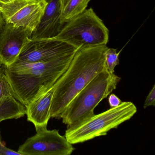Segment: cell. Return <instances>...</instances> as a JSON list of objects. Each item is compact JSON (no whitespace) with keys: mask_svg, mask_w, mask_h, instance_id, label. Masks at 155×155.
I'll list each match as a JSON object with an SVG mask.
<instances>
[{"mask_svg":"<svg viewBox=\"0 0 155 155\" xmlns=\"http://www.w3.org/2000/svg\"><path fill=\"white\" fill-rule=\"evenodd\" d=\"M106 45L78 50L67 70L54 85L51 118L61 119L72 99L98 74L106 68Z\"/></svg>","mask_w":155,"mask_h":155,"instance_id":"6da1fadb","label":"cell"},{"mask_svg":"<svg viewBox=\"0 0 155 155\" xmlns=\"http://www.w3.org/2000/svg\"><path fill=\"white\" fill-rule=\"evenodd\" d=\"M75 54L50 61L7 67L5 73L14 97L25 106L47 92L67 70Z\"/></svg>","mask_w":155,"mask_h":155,"instance_id":"7a4b0ae2","label":"cell"},{"mask_svg":"<svg viewBox=\"0 0 155 155\" xmlns=\"http://www.w3.org/2000/svg\"><path fill=\"white\" fill-rule=\"evenodd\" d=\"M121 78L110 73L107 67L70 101L61 115L63 123L71 127L95 115L99 103L116 89Z\"/></svg>","mask_w":155,"mask_h":155,"instance_id":"3957f363","label":"cell"},{"mask_svg":"<svg viewBox=\"0 0 155 155\" xmlns=\"http://www.w3.org/2000/svg\"><path fill=\"white\" fill-rule=\"evenodd\" d=\"M137 112L132 102H122L119 106L92 116L82 123L68 127L65 137L71 144L82 143L107 135L112 129L130 119Z\"/></svg>","mask_w":155,"mask_h":155,"instance_id":"277c9868","label":"cell"},{"mask_svg":"<svg viewBox=\"0 0 155 155\" xmlns=\"http://www.w3.org/2000/svg\"><path fill=\"white\" fill-rule=\"evenodd\" d=\"M73 46L77 49L106 45L109 30L92 8L66 23L55 38Z\"/></svg>","mask_w":155,"mask_h":155,"instance_id":"5b68a950","label":"cell"},{"mask_svg":"<svg viewBox=\"0 0 155 155\" xmlns=\"http://www.w3.org/2000/svg\"><path fill=\"white\" fill-rule=\"evenodd\" d=\"M47 5L46 0H13L8 3L0 2V12L6 23L28 28L33 32Z\"/></svg>","mask_w":155,"mask_h":155,"instance_id":"8992f818","label":"cell"},{"mask_svg":"<svg viewBox=\"0 0 155 155\" xmlns=\"http://www.w3.org/2000/svg\"><path fill=\"white\" fill-rule=\"evenodd\" d=\"M74 150L72 144L58 130L45 128L28 138L18 151L21 155H70Z\"/></svg>","mask_w":155,"mask_h":155,"instance_id":"52a82bcc","label":"cell"},{"mask_svg":"<svg viewBox=\"0 0 155 155\" xmlns=\"http://www.w3.org/2000/svg\"><path fill=\"white\" fill-rule=\"evenodd\" d=\"M76 48L56 39H31L14 63L44 62L76 53Z\"/></svg>","mask_w":155,"mask_h":155,"instance_id":"ba28073f","label":"cell"},{"mask_svg":"<svg viewBox=\"0 0 155 155\" xmlns=\"http://www.w3.org/2000/svg\"><path fill=\"white\" fill-rule=\"evenodd\" d=\"M33 31L5 22L0 31V57L8 67L14 63L23 47L31 39Z\"/></svg>","mask_w":155,"mask_h":155,"instance_id":"9c48e42d","label":"cell"},{"mask_svg":"<svg viewBox=\"0 0 155 155\" xmlns=\"http://www.w3.org/2000/svg\"><path fill=\"white\" fill-rule=\"evenodd\" d=\"M47 5L31 40L50 39L58 35L65 24L61 20L59 0H46Z\"/></svg>","mask_w":155,"mask_h":155,"instance_id":"30bf717a","label":"cell"},{"mask_svg":"<svg viewBox=\"0 0 155 155\" xmlns=\"http://www.w3.org/2000/svg\"><path fill=\"white\" fill-rule=\"evenodd\" d=\"M54 91L53 86L47 92L25 106L27 120L34 124L36 131L47 128L51 118V108Z\"/></svg>","mask_w":155,"mask_h":155,"instance_id":"8fae6325","label":"cell"},{"mask_svg":"<svg viewBox=\"0 0 155 155\" xmlns=\"http://www.w3.org/2000/svg\"><path fill=\"white\" fill-rule=\"evenodd\" d=\"M26 107L14 97L0 100V122L18 119L26 115Z\"/></svg>","mask_w":155,"mask_h":155,"instance_id":"7c38bea8","label":"cell"},{"mask_svg":"<svg viewBox=\"0 0 155 155\" xmlns=\"http://www.w3.org/2000/svg\"><path fill=\"white\" fill-rule=\"evenodd\" d=\"M90 0H59L61 20L66 24L84 12Z\"/></svg>","mask_w":155,"mask_h":155,"instance_id":"4fadbf2b","label":"cell"},{"mask_svg":"<svg viewBox=\"0 0 155 155\" xmlns=\"http://www.w3.org/2000/svg\"><path fill=\"white\" fill-rule=\"evenodd\" d=\"M119 52L117 49L108 48L105 52V64L108 71L110 73H114V69L119 64Z\"/></svg>","mask_w":155,"mask_h":155,"instance_id":"5bb4252c","label":"cell"},{"mask_svg":"<svg viewBox=\"0 0 155 155\" xmlns=\"http://www.w3.org/2000/svg\"><path fill=\"white\" fill-rule=\"evenodd\" d=\"M13 97L12 89L5 73L0 78V100Z\"/></svg>","mask_w":155,"mask_h":155,"instance_id":"9a60e30c","label":"cell"},{"mask_svg":"<svg viewBox=\"0 0 155 155\" xmlns=\"http://www.w3.org/2000/svg\"><path fill=\"white\" fill-rule=\"evenodd\" d=\"M155 105V85L153 86L152 89L146 98L144 105V108L146 109L149 106H154Z\"/></svg>","mask_w":155,"mask_h":155,"instance_id":"2e32d148","label":"cell"},{"mask_svg":"<svg viewBox=\"0 0 155 155\" xmlns=\"http://www.w3.org/2000/svg\"><path fill=\"white\" fill-rule=\"evenodd\" d=\"M0 155H21L18 151H15L7 147L4 142L2 141L0 144Z\"/></svg>","mask_w":155,"mask_h":155,"instance_id":"e0dca14e","label":"cell"},{"mask_svg":"<svg viewBox=\"0 0 155 155\" xmlns=\"http://www.w3.org/2000/svg\"><path fill=\"white\" fill-rule=\"evenodd\" d=\"M108 102L111 108L118 107L122 102L120 99L114 94H110L109 96Z\"/></svg>","mask_w":155,"mask_h":155,"instance_id":"ac0fdd59","label":"cell"},{"mask_svg":"<svg viewBox=\"0 0 155 155\" xmlns=\"http://www.w3.org/2000/svg\"><path fill=\"white\" fill-rule=\"evenodd\" d=\"M4 23H5V21H4V19H3L1 13L0 12V31H1Z\"/></svg>","mask_w":155,"mask_h":155,"instance_id":"d6986e66","label":"cell"},{"mask_svg":"<svg viewBox=\"0 0 155 155\" xmlns=\"http://www.w3.org/2000/svg\"><path fill=\"white\" fill-rule=\"evenodd\" d=\"M7 67L5 65H3L1 67H0V78L5 73V71Z\"/></svg>","mask_w":155,"mask_h":155,"instance_id":"ffe728a7","label":"cell"},{"mask_svg":"<svg viewBox=\"0 0 155 155\" xmlns=\"http://www.w3.org/2000/svg\"><path fill=\"white\" fill-rule=\"evenodd\" d=\"M13 0H0L1 2H5V3H8V2H11Z\"/></svg>","mask_w":155,"mask_h":155,"instance_id":"44dd1931","label":"cell"},{"mask_svg":"<svg viewBox=\"0 0 155 155\" xmlns=\"http://www.w3.org/2000/svg\"><path fill=\"white\" fill-rule=\"evenodd\" d=\"M3 65H4L3 61H2V58L0 57V67H1Z\"/></svg>","mask_w":155,"mask_h":155,"instance_id":"7402d4cb","label":"cell"},{"mask_svg":"<svg viewBox=\"0 0 155 155\" xmlns=\"http://www.w3.org/2000/svg\"><path fill=\"white\" fill-rule=\"evenodd\" d=\"M2 142V137H1V130H0V144H1V142Z\"/></svg>","mask_w":155,"mask_h":155,"instance_id":"603a6c76","label":"cell"}]
</instances>
